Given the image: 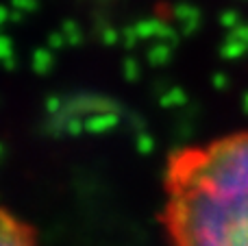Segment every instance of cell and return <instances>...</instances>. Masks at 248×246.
Wrapping results in <instances>:
<instances>
[{
	"label": "cell",
	"mask_w": 248,
	"mask_h": 246,
	"mask_svg": "<svg viewBox=\"0 0 248 246\" xmlns=\"http://www.w3.org/2000/svg\"><path fill=\"white\" fill-rule=\"evenodd\" d=\"M0 246H39L31 227L0 207Z\"/></svg>",
	"instance_id": "2"
},
{
	"label": "cell",
	"mask_w": 248,
	"mask_h": 246,
	"mask_svg": "<svg viewBox=\"0 0 248 246\" xmlns=\"http://www.w3.org/2000/svg\"><path fill=\"white\" fill-rule=\"evenodd\" d=\"M161 225L170 246H248V129L172 153Z\"/></svg>",
	"instance_id": "1"
}]
</instances>
